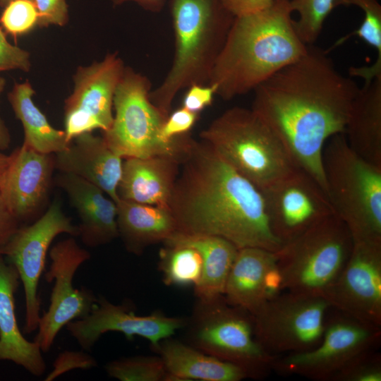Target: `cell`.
Segmentation results:
<instances>
[{"label": "cell", "mask_w": 381, "mask_h": 381, "mask_svg": "<svg viewBox=\"0 0 381 381\" xmlns=\"http://www.w3.org/2000/svg\"><path fill=\"white\" fill-rule=\"evenodd\" d=\"M11 143V135L8 128L0 118V153L6 150Z\"/></svg>", "instance_id": "obj_43"}, {"label": "cell", "mask_w": 381, "mask_h": 381, "mask_svg": "<svg viewBox=\"0 0 381 381\" xmlns=\"http://www.w3.org/2000/svg\"><path fill=\"white\" fill-rule=\"evenodd\" d=\"M183 328L187 344L239 366L248 378H265L272 370L275 356L257 341L253 315L229 303L224 295L197 298Z\"/></svg>", "instance_id": "obj_7"}, {"label": "cell", "mask_w": 381, "mask_h": 381, "mask_svg": "<svg viewBox=\"0 0 381 381\" xmlns=\"http://www.w3.org/2000/svg\"><path fill=\"white\" fill-rule=\"evenodd\" d=\"M61 234L78 236V229L64 213L61 202L56 200L32 224L19 226L0 248V254L16 269L23 286L25 334L37 329L41 317L38 284L50 245Z\"/></svg>", "instance_id": "obj_12"}, {"label": "cell", "mask_w": 381, "mask_h": 381, "mask_svg": "<svg viewBox=\"0 0 381 381\" xmlns=\"http://www.w3.org/2000/svg\"><path fill=\"white\" fill-rule=\"evenodd\" d=\"M333 310L332 315L327 313L318 345L306 351L275 356L272 370L282 375H296L315 381H332L357 356L378 349L381 327Z\"/></svg>", "instance_id": "obj_10"}, {"label": "cell", "mask_w": 381, "mask_h": 381, "mask_svg": "<svg viewBox=\"0 0 381 381\" xmlns=\"http://www.w3.org/2000/svg\"><path fill=\"white\" fill-rule=\"evenodd\" d=\"M19 221L6 206L0 193V248L19 227Z\"/></svg>", "instance_id": "obj_41"}, {"label": "cell", "mask_w": 381, "mask_h": 381, "mask_svg": "<svg viewBox=\"0 0 381 381\" xmlns=\"http://www.w3.org/2000/svg\"><path fill=\"white\" fill-rule=\"evenodd\" d=\"M224 7L234 17L263 10L274 0H219Z\"/></svg>", "instance_id": "obj_40"}, {"label": "cell", "mask_w": 381, "mask_h": 381, "mask_svg": "<svg viewBox=\"0 0 381 381\" xmlns=\"http://www.w3.org/2000/svg\"><path fill=\"white\" fill-rule=\"evenodd\" d=\"M353 246L351 233L335 214L284 243L276 252L282 291L324 298Z\"/></svg>", "instance_id": "obj_8"}, {"label": "cell", "mask_w": 381, "mask_h": 381, "mask_svg": "<svg viewBox=\"0 0 381 381\" xmlns=\"http://www.w3.org/2000/svg\"><path fill=\"white\" fill-rule=\"evenodd\" d=\"M116 53L100 61L80 66L73 90L64 102V131L68 142L85 133L107 131L113 122L114 97L125 69Z\"/></svg>", "instance_id": "obj_14"}, {"label": "cell", "mask_w": 381, "mask_h": 381, "mask_svg": "<svg viewBox=\"0 0 381 381\" xmlns=\"http://www.w3.org/2000/svg\"><path fill=\"white\" fill-rule=\"evenodd\" d=\"M322 166L329 200L353 242L381 243V167L356 154L344 133L325 143Z\"/></svg>", "instance_id": "obj_5"}, {"label": "cell", "mask_w": 381, "mask_h": 381, "mask_svg": "<svg viewBox=\"0 0 381 381\" xmlns=\"http://www.w3.org/2000/svg\"><path fill=\"white\" fill-rule=\"evenodd\" d=\"M324 298L332 308L381 327V243L353 242L345 267Z\"/></svg>", "instance_id": "obj_16"}, {"label": "cell", "mask_w": 381, "mask_h": 381, "mask_svg": "<svg viewBox=\"0 0 381 381\" xmlns=\"http://www.w3.org/2000/svg\"><path fill=\"white\" fill-rule=\"evenodd\" d=\"M152 83L131 68L125 67L114 97V114L110 128L103 132L107 145L122 159L155 155H181L189 134L171 143L161 138L167 119L150 101Z\"/></svg>", "instance_id": "obj_9"}, {"label": "cell", "mask_w": 381, "mask_h": 381, "mask_svg": "<svg viewBox=\"0 0 381 381\" xmlns=\"http://www.w3.org/2000/svg\"><path fill=\"white\" fill-rule=\"evenodd\" d=\"M5 83L6 82L4 78L0 76V95L4 89Z\"/></svg>", "instance_id": "obj_45"}, {"label": "cell", "mask_w": 381, "mask_h": 381, "mask_svg": "<svg viewBox=\"0 0 381 381\" xmlns=\"http://www.w3.org/2000/svg\"><path fill=\"white\" fill-rule=\"evenodd\" d=\"M39 15V27L64 26L68 20L66 0H33Z\"/></svg>", "instance_id": "obj_37"}, {"label": "cell", "mask_w": 381, "mask_h": 381, "mask_svg": "<svg viewBox=\"0 0 381 381\" xmlns=\"http://www.w3.org/2000/svg\"><path fill=\"white\" fill-rule=\"evenodd\" d=\"M181 157L126 158L117 188L119 199L169 209Z\"/></svg>", "instance_id": "obj_22"}, {"label": "cell", "mask_w": 381, "mask_h": 381, "mask_svg": "<svg viewBox=\"0 0 381 381\" xmlns=\"http://www.w3.org/2000/svg\"><path fill=\"white\" fill-rule=\"evenodd\" d=\"M164 244L183 245L196 249L202 259V272L194 287L198 299L223 295L228 274L238 248L228 240L213 235L176 232Z\"/></svg>", "instance_id": "obj_27"}, {"label": "cell", "mask_w": 381, "mask_h": 381, "mask_svg": "<svg viewBox=\"0 0 381 381\" xmlns=\"http://www.w3.org/2000/svg\"><path fill=\"white\" fill-rule=\"evenodd\" d=\"M54 168L52 154L39 152L23 144L10 155L0 193L19 222L33 217L44 202Z\"/></svg>", "instance_id": "obj_18"}, {"label": "cell", "mask_w": 381, "mask_h": 381, "mask_svg": "<svg viewBox=\"0 0 381 381\" xmlns=\"http://www.w3.org/2000/svg\"><path fill=\"white\" fill-rule=\"evenodd\" d=\"M54 158V167L61 173L82 178L99 188L115 202L119 200L117 188L122 174V158L102 137L83 133Z\"/></svg>", "instance_id": "obj_20"}, {"label": "cell", "mask_w": 381, "mask_h": 381, "mask_svg": "<svg viewBox=\"0 0 381 381\" xmlns=\"http://www.w3.org/2000/svg\"><path fill=\"white\" fill-rule=\"evenodd\" d=\"M291 13L290 0H274L263 10L234 17L207 83L216 95L227 101L253 91L306 53Z\"/></svg>", "instance_id": "obj_3"}, {"label": "cell", "mask_w": 381, "mask_h": 381, "mask_svg": "<svg viewBox=\"0 0 381 381\" xmlns=\"http://www.w3.org/2000/svg\"><path fill=\"white\" fill-rule=\"evenodd\" d=\"M359 89L337 69L327 51L313 44L253 90L251 109L274 131L296 166L327 193L323 148L331 137L344 133Z\"/></svg>", "instance_id": "obj_1"}, {"label": "cell", "mask_w": 381, "mask_h": 381, "mask_svg": "<svg viewBox=\"0 0 381 381\" xmlns=\"http://www.w3.org/2000/svg\"><path fill=\"white\" fill-rule=\"evenodd\" d=\"M11 1L13 0H0V6L4 8Z\"/></svg>", "instance_id": "obj_46"}, {"label": "cell", "mask_w": 381, "mask_h": 381, "mask_svg": "<svg viewBox=\"0 0 381 381\" xmlns=\"http://www.w3.org/2000/svg\"><path fill=\"white\" fill-rule=\"evenodd\" d=\"M198 116L199 114L183 107L174 110L169 114L162 126V139L166 143H171L178 136L189 133Z\"/></svg>", "instance_id": "obj_35"}, {"label": "cell", "mask_w": 381, "mask_h": 381, "mask_svg": "<svg viewBox=\"0 0 381 381\" xmlns=\"http://www.w3.org/2000/svg\"><path fill=\"white\" fill-rule=\"evenodd\" d=\"M35 91L28 81L16 83L8 95L13 112L23 125V145L42 153H57L65 150L67 141L64 131L54 128L33 102Z\"/></svg>", "instance_id": "obj_28"}, {"label": "cell", "mask_w": 381, "mask_h": 381, "mask_svg": "<svg viewBox=\"0 0 381 381\" xmlns=\"http://www.w3.org/2000/svg\"><path fill=\"white\" fill-rule=\"evenodd\" d=\"M186 323V318L167 316L159 311L137 315L128 303L114 304L99 296L87 316L70 322L66 328L82 349L90 350L108 332L122 333L128 340L135 336L143 337L153 347L161 340L172 337Z\"/></svg>", "instance_id": "obj_17"}, {"label": "cell", "mask_w": 381, "mask_h": 381, "mask_svg": "<svg viewBox=\"0 0 381 381\" xmlns=\"http://www.w3.org/2000/svg\"><path fill=\"white\" fill-rule=\"evenodd\" d=\"M186 89L181 107L198 114L212 105L216 95L215 87L210 84H193Z\"/></svg>", "instance_id": "obj_38"}, {"label": "cell", "mask_w": 381, "mask_h": 381, "mask_svg": "<svg viewBox=\"0 0 381 381\" xmlns=\"http://www.w3.org/2000/svg\"><path fill=\"white\" fill-rule=\"evenodd\" d=\"M334 4L335 0H290L292 12L299 16L294 20L295 31L306 45H313L317 41Z\"/></svg>", "instance_id": "obj_32"}, {"label": "cell", "mask_w": 381, "mask_h": 381, "mask_svg": "<svg viewBox=\"0 0 381 381\" xmlns=\"http://www.w3.org/2000/svg\"><path fill=\"white\" fill-rule=\"evenodd\" d=\"M349 147L381 167V77L365 82L355 97L345 126Z\"/></svg>", "instance_id": "obj_26"}, {"label": "cell", "mask_w": 381, "mask_h": 381, "mask_svg": "<svg viewBox=\"0 0 381 381\" xmlns=\"http://www.w3.org/2000/svg\"><path fill=\"white\" fill-rule=\"evenodd\" d=\"M169 210L177 232L224 238L238 248L277 252L262 193L208 144L191 137L182 153Z\"/></svg>", "instance_id": "obj_2"}, {"label": "cell", "mask_w": 381, "mask_h": 381, "mask_svg": "<svg viewBox=\"0 0 381 381\" xmlns=\"http://www.w3.org/2000/svg\"><path fill=\"white\" fill-rule=\"evenodd\" d=\"M335 7L354 5L364 12V19L355 31L339 40L334 47L344 42L349 37L356 35L377 52V59L373 66L351 67L349 75L361 77L365 82L381 77V6L377 0H335Z\"/></svg>", "instance_id": "obj_29"}, {"label": "cell", "mask_w": 381, "mask_h": 381, "mask_svg": "<svg viewBox=\"0 0 381 381\" xmlns=\"http://www.w3.org/2000/svg\"><path fill=\"white\" fill-rule=\"evenodd\" d=\"M116 205L119 237L131 253L140 255L148 246L164 243L178 231L169 209L121 199Z\"/></svg>", "instance_id": "obj_25"}, {"label": "cell", "mask_w": 381, "mask_h": 381, "mask_svg": "<svg viewBox=\"0 0 381 381\" xmlns=\"http://www.w3.org/2000/svg\"><path fill=\"white\" fill-rule=\"evenodd\" d=\"M377 349L357 356L332 381H381V355Z\"/></svg>", "instance_id": "obj_34"}, {"label": "cell", "mask_w": 381, "mask_h": 381, "mask_svg": "<svg viewBox=\"0 0 381 381\" xmlns=\"http://www.w3.org/2000/svg\"><path fill=\"white\" fill-rule=\"evenodd\" d=\"M200 138L260 190L298 168L274 131L252 109H226L200 133Z\"/></svg>", "instance_id": "obj_6"}, {"label": "cell", "mask_w": 381, "mask_h": 381, "mask_svg": "<svg viewBox=\"0 0 381 381\" xmlns=\"http://www.w3.org/2000/svg\"><path fill=\"white\" fill-rule=\"evenodd\" d=\"M3 8L0 23L8 34L23 35L38 26V11L32 0H13Z\"/></svg>", "instance_id": "obj_33"}, {"label": "cell", "mask_w": 381, "mask_h": 381, "mask_svg": "<svg viewBox=\"0 0 381 381\" xmlns=\"http://www.w3.org/2000/svg\"><path fill=\"white\" fill-rule=\"evenodd\" d=\"M51 265L44 274L54 286L47 310L40 317L34 341L42 352L51 349L59 331L70 322L87 316L97 298L87 288L76 289L73 279L79 267L88 260L90 253L81 248L74 238L64 239L49 251Z\"/></svg>", "instance_id": "obj_13"}, {"label": "cell", "mask_w": 381, "mask_h": 381, "mask_svg": "<svg viewBox=\"0 0 381 381\" xmlns=\"http://www.w3.org/2000/svg\"><path fill=\"white\" fill-rule=\"evenodd\" d=\"M10 162V155L0 153V185Z\"/></svg>", "instance_id": "obj_44"}, {"label": "cell", "mask_w": 381, "mask_h": 381, "mask_svg": "<svg viewBox=\"0 0 381 381\" xmlns=\"http://www.w3.org/2000/svg\"><path fill=\"white\" fill-rule=\"evenodd\" d=\"M105 370L120 381H165L167 370L161 357L135 356L107 363Z\"/></svg>", "instance_id": "obj_31"}, {"label": "cell", "mask_w": 381, "mask_h": 381, "mask_svg": "<svg viewBox=\"0 0 381 381\" xmlns=\"http://www.w3.org/2000/svg\"><path fill=\"white\" fill-rule=\"evenodd\" d=\"M112 2L116 4H121L125 2L132 1L135 2L144 9L152 11H160L165 4V0H111Z\"/></svg>", "instance_id": "obj_42"}, {"label": "cell", "mask_w": 381, "mask_h": 381, "mask_svg": "<svg viewBox=\"0 0 381 381\" xmlns=\"http://www.w3.org/2000/svg\"><path fill=\"white\" fill-rule=\"evenodd\" d=\"M56 181L78 213V236L85 246H102L119 237L116 202L99 188L77 176L60 173Z\"/></svg>", "instance_id": "obj_21"}, {"label": "cell", "mask_w": 381, "mask_h": 381, "mask_svg": "<svg viewBox=\"0 0 381 381\" xmlns=\"http://www.w3.org/2000/svg\"><path fill=\"white\" fill-rule=\"evenodd\" d=\"M260 190L270 227L283 245L334 214L322 186L300 168Z\"/></svg>", "instance_id": "obj_15"}, {"label": "cell", "mask_w": 381, "mask_h": 381, "mask_svg": "<svg viewBox=\"0 0 381 381\" xmlns=\"http://www.w3.org/2000/svg\"><path fill=\"white\" fill-rule=\"evenodd\" d=\"M159 269L167 286L195 287L202 276V259L192 247L164 244L159 252Z\"/></svg>", "instance_id": "obj_30"}, {"label": "cell", "mask_w": 381, "mask_h": 381, "mask_svg": "<svg viewBox=\"0 0 381 381\" xmlns=\"http://www.w3.org/2000/svg\"><path fill=\"white\" fill-rule=\"evenodd\" d=\"M152 348L164 362L167 370L165 381H241L248 378L239 366L171 337L161 340Z\"/></svg>", "instance_id": "obj_24"}, {"label": "cell", "mask_w": 381, "mask_h": 381, "mask_svg": "<svg viewBox=\"0 0 381 381\" xmlns=\"http://www.w3.org/2000/svg\"><path fill=\"white\" fill-rule=\"evenodd\" d=\"M30 66L29 52L9 43L0 28V71L14 69L28 71Z\"/></svg>", "instance_id": "obj_36"}, {"label": "cell", "mask_w": 381, "mask_h": 381, "mask_svg": "<svg viewBox=\"0 0 381 381\" xmlns=\"http://www.w3.org/2000/svg\"><path fill=\"white\" fill-rule=\"evenodd\" d=\"M282 291L276 252L258 247L238 248L224 287L226 301L253 315Z\"/></svg>", "instance_id": "obj_19"}, {"label": "cell", "mask_w": 381, "mask_h": 381, "mask_svg": "<svg viewBox=\"0 0 381 381\" xmlns=\"http://www.w3.org/2000/svg\"><path fill=\"white\" fill-rule=\"evenodd\" d=\"M330 308L322 296L282 291L253 315L255 338L273 356L310 350L322 338Z\"/></svg>", "instance_id": "obj_11"}, {"label": "cell", "mask_w": 381, "mask_h": 381, "mask_svg": "<svg viewBox=\"0 0 381 381\" xmlns=\"http://www.w3.org/2000/svg\"><path fill=\"white\" fill-rule=\"evenodd\" d=\"M94 358L83 352L64 351L54 362V369L47 377L46 380H51L64 372L74 368L87 369L96 366Z\"/></svg>", "instance_id": "obj_39"}, {"label": "cell", "mask_w": 381, "mask_h": 381, "mask_svg": "<svg viewBox=\"0 0 381 381\" xmlns=\"http://www.w3.org/2000/svg\"><path fill=\"white\" fill-rule=\"evenodd\" d=\"M175 50L171 67L150 92L165 116L177 94L193 84H207L234 16L219 0H171Z\"/></svg>", "instance_id": "obj_4"}, {"label": "cell", "mask_w": 381, "mask_h": 381, "mask_svg": "<svg viewBox=\"0 0 381 381\" xmlns=\"http://www.w3.org/2000/svg\"><path fill=\"white\" fill-rule=\"evenodd\" d=\"M19 279L16 269L0 254V360L12 361L40 376L46 369L42 351L37 343L24 337L16 318L14 294Z\"/></svg>", "instance_id": "obj_23"}]
</instances>
